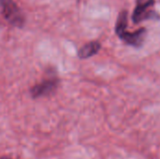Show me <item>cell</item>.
I'll use <instances>...</instances> for the list:
<instances>
[{"instance_id": "3957f363", "label": "cell", "mask_w": 160, "mask_h": 159, "mask_svg": "<svg viewBox=\"0 0 160 159\" xmlns=\"http://www.w3.org/2000/svg\"><path fill=\"white\" fill-rule=\"evenodd\" d=\"M155 5V0H137L136 7L132 14L134 23H140L145 20H158L159 15L148 8Z\"/></svg>"}, {"instance_id": "6da1fadb", "label": "cell", "mask_w": 160, "mask_h": 159, "mask_svg": "<svg viewBox=\"0 0 160 159\" xmlns=\"http://www.w3.org/2000/svg\"><path fill=\"white\" fill-rule=\"evenodd\" d=\"M128 27V11L122 10L117 18L116 24H115V33L116 35L127 44L133 46V47H142L147 30L145 28H141L133 33H128L127 31Z\"/></svg>"}, {"instance_id": "8992f818", "label": "cell", "mask_w": 160, "mask_h": 159, "mask_svg": "<svg viewBox=\"0 0 160 159\" xmlns=\"http://www.w3.org/2000/svg\"><path fill=\"white\" fill-rule=\"evenodd\" d=\"M0 159H11V158H9V157H1Z\"/></svg>"}, {"instance_id": "277c9868", "label": "cell", "mask_w": 160, "mask_h": 159, "mask_svg": "<svg viewBox=\"0 0 160 159\" xmlns=\"http://www.w3.org/2000/svg\"><path fill=\"white\" fill-rule=\"evenodd\" d=\"M59 85V80L56 77H51L36 84L31 88V96L34 98H39L53 94Z\"/></svg>"}, {"instance_id": "7a4b0ae2", "label": "cell", "mask_w": 160, "mask_h": 159, "mask_svg": "<svg viewBox=\"0 0 160 159\" xmlns=\"http://www.w3.org/2000/svg\"><path fill=\"white\" fill-rule=\"evenodd\" d=\"M0 6L5 19L10 24L16 27L23 26L24 16L13 0H0Z\"/></svg>"}, {"instance_id": "5b68a950", "label": "cell", "mask_w": 160, "mask_h": 159, "mask_svg": "<svg viewBox=\"0 0 160 159\" xmlns=\"http://www.w3.org/2000/svg\"><path fill=\"white\" fill-rule=\"evenodd\" d=\"M101 49V45L98 41H91L83 45L78 52V56L81 59H87L97 54Z\"/></svg>"}]
</instances>
